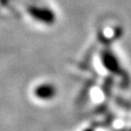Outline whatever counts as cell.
Returning <instances> with one entry per match:
<instances>
[{"label": "cell", "instance_id": "obj_1", "mask_svg": "<svg viewBox=\"0 0 131 131\" xmlns=\"http://www.w3.org/2000/svg\"><path fill=\"white\" fill-rule=\"evenodd\" d=\"M33 93H34V95L37 98L43 99V100H47V99H51L54 96V94H56V89L52 86V84H42L35 88Z\"/></svg>", "mask_w": 131, "mask_h": 131}]
</instances>
